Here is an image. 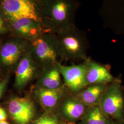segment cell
<instances>
[{"instance_id":"obj_14","label":"cell","mask_w":124,"mask_h":124,"mask_svg":"<svg viewBox=\"0 0 124 124\" xmlns=\"http://www.w3.org/2000/svg\"><path fill=\"white\" fill-rule=\"evenodd\" d=\"M65 94L62 86L56 89H49L40 87L36 91V95L43 106L51 108L55 106Z\"/></svg>"},{"instance_id":"obj_4","label":"cell","mask_w":124,"mask_h":124,"mask_svg":"<svg viewBox=\"0 0 124 124\" xmlns=\"http://www.w3.org/2000/svg\"><path fill=\"white\" fill-rule=\"evenodd\" d=\"M33 53L36 59L47 68L61 63L62 58L53 36H41L32 42Z\"/></svg>"},{"instance_id":"obj_20","label":"cell","mask_w":124,"mask_h":124,"mask_svg":"<svg viewBox=\"0 0 124 124\" xmlns=\"http://www.w3.org/2000/svg\"><path fill=\"white\" fill-rule=\"evenodd\" d=\"M6 83H7V81L6 80L0 81V98L1 97L2 93L3 92L5 87L6 86Z\"/></svg>"},{"instance_id":"obj_15","label":"cell","mask_w":124,"mask_h":124,"mask_svg":"<svg viewBox=\"0 0 124 124\" xmlns=\"http://www.w3.org/2000/svg\"><path fill=\"white\" fill-rule=\"evenodd\" d=\"M46 68L40 79L41 87L56 89L62 87V75L57 64Z\"/></svg>"},{"instance_id":"obj_6","label":"cell","mask_w":124,"mask_h":124,"mask_svg":"<svg viewBox=\"0 0 124 124\" xmlns=\"http://www.w3.org/2000/svg\"><path fill=\"white\" fill-rule=\"evenodd\" d=\"M57 66L63 78L64 85L72 93H78L88 85L86 79V65L85 62L70 66L58 63Z\"/></svg>"},{"instance_id":"obj_8","label":"cell","mask_w":124,"mask_h":124,"mask_svg":"<svg viewBox=\"0 0 124 124\" xmlns=\"http://www.w3.org/2000/svg\"><path fill=\"white\" fill-rule=\"evenodd\" d=\"M86 65V79L89 85H109L120 80L115 77L106 67L90 60H85Z\"/></svg>"},{"instance_id":"obj_10","label":"cell","mask_w":124,"mask_h":124,"mask_svg":"<svg viewBox=\"0 0 124 124\" xmlns=\"http://www.w3.org/2000/svg\"><path fill=\"white\" fill-rule=\"evenodd\" d=\"M25 46L19 41L11 40L6 42L0 49V62L5 66L16 64L25 52Z\"/></svg>"},{"instance_id":"obj_11","label":"cell","mask_w":124,"mask_h":124,"mask_svg":"<svg viewBox=\"0 0 124 124\" xmlns=\"http://www.w3.org/2000/svg\"><path fill=\"white\" fill-rule=\"evenodd\" d=\"M36 68L31 53H27L20 60L15 72L17 86L21 88L31 80L36 72Z\"/></svg>"},{"instance_id":"obj_21","label":"cell","mask_w":124,"mask_h":124,"mask_svg":"<svg viewBox=\"0 0 124 124\" xmlns=\"http://www.w3.org/2000/svg\"><path fill=\"white\" fill-rule=\"evenodd\" d=\"M113 124H124V122L120 121H115Z\"/></svg>"},{"instance_id":"obj_3","label":"cell","mask_w":124,"mask_h":124,"mask_svg":"<svg viewBox=\"0 0 124 124\" xmlns=\"http://www.w3.org/2000/svg\"><path fill=\"white\" fill-rule=\"evenodd\" d=\"M99 106L112 120L124 122V93L120 80L107 85Z\"/></svg>"},{"instance_id":"obj_16","label":"cell","mask_w":124,"mask_h":124,"mask_svg":"<svg viewBox=\"0 0 124 124\" xmlns=\"http://www.w3.org/2000/svg\"><path fill=\"white\" fill-rule=\"evenodd\" d=\"M81 124H113L112 120L102 110L99 105L89 107Z\"/></svg>"},{"instance_id":"obj_22","label":"cell","mask_w":124,"mask_h":124,"mask_svg":"<svg viewBox=\"0 0 124 124\" xmlns=\"http://www.w3.org/2000/svg\"><path fill=\"white\" fill-rule=\"evenodd\" d=\"M0 124H9L8 122L7 121L3 120V121H0Z\"/></svg>"},{"instance_id":"obj_1","label":"cell","mask_w":124,"mask_h":124,"mask_svg":"<svg viewBox=\"0 0 124 124\" xmlns=\"http://www.w3.org/2000/svg\"><path fill=\"white\" fill-rule=\"evenodd\" d=\"M76 5L74 1L56 0L45 1L39 9L42 23L56 32L75 27L74 14Z\"/></svg>"},{"instance_id":"obj_18","label":"cell","mask_w":124,"mask_h":124,"mask_svg":"<svg viewBox=\"0 0 124 124\" xmlns=\"http://www.w3.org/2000/svg\"><path fill=\"white\" fill-rule=\"evenodd\" d=\"M7 31L6 27L5 26L4 22L1 16L0 15V34H3Z\"/></svg>"},{"instance_id":"obj_9","label":"cell","mask_w":124,"mask_h":124,"mask_svg":"<svg viewBox=\"0 0 124 124\" xmlns=\"http://www.w3.org/2000/svg\"><path fill=\"white\" fill-rule=\"evenodd\" d=\"M41 23L26 18L12 21L13 30L15 34L32 41L42 36Z\"/></svg>"},{"instance_id":"obj_12","label":"cell","mask_w":124,"mask_h":124,"mask_svg":"<svg viewBox=\"0 0 124 124\" xmlns=\"http://www.w3.org/2000/svg\"><path fill=\"white\" fill-rule=\"evenodd\" d=\"M88 108L76 96H70L62 103L61 112L67 120L75 121L83 118Z\"/></svg>"},{"instance_id":"obj_17","label":"cell","mask_w":124,"mask_h":124,"mask_svg":"<svg viewBox=\"0 0 124 124\" xmlns=\"http://www.w3.org/2000/svg\"><path fill=\"white\" fill-rule=\"evenodd\" d=\"M35 124H57V122L54 118L44 116L37 120Z\"/></svg>"},{"instance_id":"obj_7","label":"cell","mask_w":124,"mask_h":124,"mask_svg":"<svg viewBox=\"0 0 124 124\" xmlns=\"http://www.w3.org/2000/svg\"><path fill=\"white\" fill-rule=\"evenodd\" d=\"M9 113L18 124H27L33 118L35 108L33 103L29 98H14L9 102Z\"/></svg>"},{"instance_id":"obj_5","label":"cell","mask_w":124,"mask_h":124,"mask_svg":"<svg viewBox=\"0 0 124 124\" xmlns=\"http://www.w3.org/2000/svg\"><path fill=\"white\" fill-rule=\"evenodd\" d=\"M2 8L11 21L26 18L42 23L39 9L30 0H5L2 2Z\"/></svg>"},{"instance_id":"obj_19","label":"cell","mask_w":124,"mask_h":124,"mask_svg":"<svg viewBox=\"0 0 124 124\" xmlns=\"http://www.w3.org/2000/svg\"><path fill=\"white\" fill-rule=\"evenodd\" d=\"M7 115L4 109L0 108V121L5 120L7 119Z\"/></svg>"},{"instance_id":"obj_13","label":"cell","mask_w":124,"mask_h":124,"mask_svg":"<svg viewBox=\"0 0 124 124\" xmlns=\"http://www.w3.org/2000/svg\"><path fill=\"white\" fill-rule=\"evenodd\" d=\"M108 85H89L78 93L76 96L88 107L99 105L102 95Z\"/></svg>"},{"instance_id":"obj_2","label":"cell","mask_w":124,"mask_h":124,"mask_svg":"<svg viewBox=\"0 0 124 124\" xmlns=\"http://www.w3.org/2000/svg\"><path fill=\"white\" fill-rule=\"evenodd\" d=\"M53 36L62 60L75 62L88 58L85 38L75 27L57 32Z\"/></svg>"}]
</instances>
